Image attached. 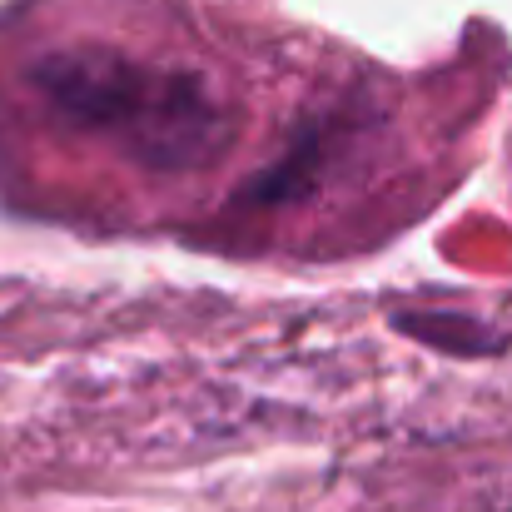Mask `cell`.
Returning <instances> with one entry per match:
<instances>
[{
	"label": "cell",
	"mask_w": 512,
	"mask_h": 512,
	"mask_svg": "<svg viewBox=\"0 0 512 512\" xmlns=\"http://www.w3.org/2000/svg\"><path fill=\"white\" fill-rule=\"evenodd\" d=\"M45 85L65 115H75L85 125L125 130V135H135V150L155 155V160L194 155L199 135L209 130V115H204V100L194 85H174L170 75L135 65V60L75 55V60L50 65Z\"/></svg>",
	"instance_id": "obj_1"
}]
</instances>
